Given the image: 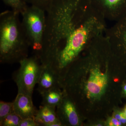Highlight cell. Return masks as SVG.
<instances>
[{
	"mask_svg": "<svg viewBox=\"0 0 126 126\" xmlns=\"http://www.w3.org/2000/svg\"><path fill=\"white\" fill-rule=\"evenodd\" d=\"M105 18L88 0L56 9L46 16L42 53L60 76L95 38L105 33Z\"/></svg>",
	"mask_w": 126,
	"mask_h": 126,
	"instance_id": "1",
	"label": "cell"
},
{
	"mask_svg": "<svg viewBox=\"0 0 126 126\" xmlns=\"http://www.w3.org/2000/svg\"><path fill=\"white\" fill-rule=\"evenodd\" d=\"M19 14L7 10L0 15V62L19 63L29 56L30 47Z\"/></svg>",
	"mask_w": 126,
	"mask_h": 126,
	"instance_id": "2",
	"label": "cell"
},
{
	"mask_svg": "<svg viewBox=\"0 0 126 126\" xmlns=\"http://www.w3.org/2000/svg\"><path fill=\"white\" fill-rule=\"evenodd\" d=\"M21 24L34 55L40 56L43 49L46 26V11L30 5L21 14Z\"/></svg>",
	"mask_w": 126,
	"mask_h": 126,
	"instance_id": "3",
	"label": "cell"
},
{
	"mask_svg": "<svg viewBox=\"0 0 126 126\" xmlns=\"http://www.w3.org/2000/svg\"><path fill=\"white\" fill-rule=\"evenodd\" d=\"M20 67L13 74V79L18 88V93L32 96L38 83L43 65L38 57L33 55L19 63Z\"/></svg>",
	"mask_w": 126,
	"mask_h": 126,
	"instance_id": "4",
	"label": "cell"
},
{
	"mask_svg": "<svg viewBox=\"0 0 126 126\" xmlns=\"http://www.w3.org/2000/svg\"><path fill=\"white\" fill-rule=\"evenodd\" d=\"M104 34L119 60L126 65V15L107 28Z\"/></svg>",
	"mask_w": 126,
	"mask_h": 126,
	"instance_id": "5",
	"label": "cell"
},
{
	"mask_svg": "<svg viewBox=\"0 0 126 126\" xmlns=\"http://www.w3.org/2000/svg\"><path fill=\"white\" fill-rule=\"evenodd\" d=\"M106 20L115 22L126 15V0H88Z\"/></svg>",
	"mask_w": 126,
	"mask_h": 126,
	"instance_id": "6",
	"label": "cell"
},
{
	"mask_svg": "<svg viewBox=\"0 0 126 126\" xmlns=\"http://www.w3.org/2000/svg\"><path fill=\"white\" fill-rule=\"evenodd\" d=\"M64 96L63 100L56 107V113L63 126H79L80 120L76 106L72 100Z\"/></svg>",
	"mask_w": 126,
	"mask_h": 126,
	"instance_id": "7",
	"label": "cell"
},
{
	"mask_svg": "<svg viewBox=\"0 0 126 126\" xmlns=\"http://www.w3.org/2000/svg\"><path fill=\"white\" fill-rule=\"evenodd\" d=\"M42 65V70L37 83V89L41 94L62 86V80L58 74L50 65Z\"/></svg>",
	"mask_w": 126,
	"mask_h": 126,
	"instance_id": "8",
	"label": "cell"
},
{
	"mask_svg": "<svg viewBox=\"0 0 126 126\" xmlns=\"http://www.w3.org/2000/svg\"><path fill=\"white\" fill-rule=\"evenodd\" d=\"M13 104L14 112L21 119L34 118L37 110L33 103L32 97L18 93Z\"/></svg>",
	"mask_w": 126,
	"mask_h": 126,
	"instance_id": "9",
	"label": "cell"
},
{
	"mask_svg": "<svg viewBox=\"0 0 126 126\" xmlns=\"http://www.w3.org/2000/svg\"><path fill=\"white\" fill-rule=\"evenodd\" d=\"M56 109L47 106H41L34 118L39 126H52L54 123L60 122L56 115Z\"/></svg>",
	"mask_w": 126,
	"mask_h": 126,
	"instance_id": "10",
	"label": "cell"
},
{
	"mask_svg": "<svg viewBox=\"0 0 126 126\" xmlns=\"http://www.w3.org/2000/svg\"><path fill=\"white\" fill-rule=\"evenodd\" d=\"M60 88L53 89L41 94L42 97V105L56 108L63 100L64 96Z\"/></svg>",
	"mask_w": 126,
	"mask_h": 126,
	"instance_id": "11",
	"label": "cell"
},
{
	"mask_svg": "<svg viewBox=\"0 0 126 126\" xmlns=\"http://www.w3.org/2000/svg\"><path fill=\"white\" fill-rule=\"evenodd\" d=\"M13 11L21 15L28 7L25 0H2Z\"/></svg>",
	"mask_w": 126,
	"mask_h": 126,
	"instance_id": "12",
	"label": "cell"
},
{
	"mask_svg": "<svg viewBox=\"0 0 126 126\" xmlns=\"http://www.w3.org/2000/svg\"><path fill=\"white\" fill-rule=\"evenodd\" d=\"M22 119L14 111L0 121V126H19Z\"/></svg>",
	"mask_w": 126,
	"mask_h": 126,
	"instance_id": "13",
	"label": "cell"
},
{
	"mask_svg": "<svg viewBox=\"0 0 126 126\" xmlns=\"http://www.w3.org/2000/svg\"><path fill=\"white\" fill-rule=\"evenodd\" d=\"M13 102H0V121L11 113L14 112Z\"/></svg>",
	"mask_w": 126,
	"mask_h": 126,
	"instance_id": "14",
	"label": "cell"
},
{
	"mask_svg": "<svg viewBox=\"0 0 126 126\" xmlns=\"http://www.w3.org/2000/svg\"><path fill=\"white\" fill-rule=\"evenodd\" d=\"M27 4L47 11L53 0H25Z\"/></svg>",
	"mask_w": 126,
	"mask_h": 126,
	"instance_id": "15",
	"label": "cell"
},
{
	"mask_svg": "<svg viewBox=\"0 0 126 126\" xmlns=\"http://www.w3.org/2000/svg\"><path fill=\"white\" fill-rule=\"evenodd\" d=\"M19 126H39L34 118H27L21 120Z\"/></svg>",
	"mask_w": 126,
	"mask_h": 126,
	"instance_id": "16",
	"label": "cell"
},
{
	"mask_svg": "<svg viewBox=\"0 0 126 126\" xmlns=\"http://www.w3.org/2000/svg\"><path fill=\"white\" fill-rule=\"evenodd\" d=\"M113 117L119 120L123 124H126V116L124 111L116 112Z\"/></svg>",
	"mask_w": 126,
	"mask_h": 126,
	"instance_id": "17",
	"label": "cell"
},
{
	"mask_svg": "<svg viewBox=\"0 0 126 126\" xmlns=\"http://www.w3.org/2000/svg\"><path fill=\"white\" fill-rule=\"evenodd\" d=\"M108 125L110 126H121L123 125L121 122L114 117L110 118L108 119Z\"/></svg>",
	"mask_w": 126,
	"mask_h": 126,
	"instance_id": "18",
	"label": "cell"
},
{
	"mask_svg": "<svg viewBox=\"0 0 126 126\" xmlns=\"http://www.w3.org/2000/svg\"><path fill=\"white\" fill-rule=\"evenodd\" d=\"M123 94L126 96V83H124L123 86Z\"/></svg>",
	"mask_w": 126,
	"mask_h": 126,
	"instance_id": "19",
	"label": "cell"
},
{
	"mask_svg": "<svg viewBox=\"0 0 126 126\" xmlns=\"http://www.w3.org/2000/svg\"><path fill=\"white\" fill-rule=\"evenodd\" d=\"M123 111H124V112L125 113V114H126V106H125V107H124Z\"/></svg>",
	"mask_w": 126,
	"mask_h": 126,
	"instance_id": "20",
	"label": "cell"
}]
</instances>
